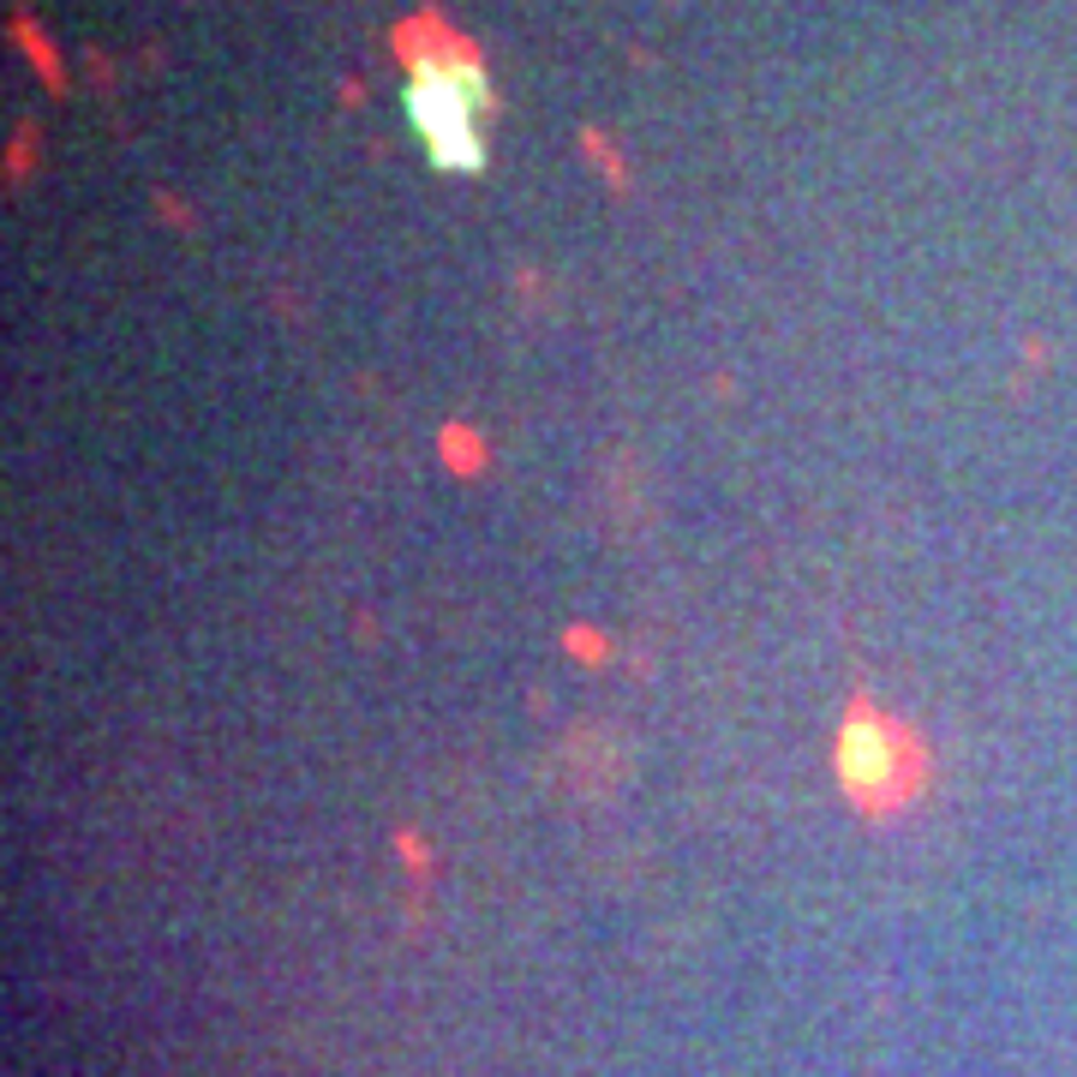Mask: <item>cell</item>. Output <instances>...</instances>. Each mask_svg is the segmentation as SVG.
<instances>
[{"mask_svg": "<svg viewBox=\"0 0 1077 1077\" xmlns=\"http://www.w3.org/2000/svg\"><path fill=\"white\" fill-rule=\"evenodd\" d=\"M12 31H19V43H24V48H31V60H36V72H43V79H48V84H60V60H55V48H48V36H43V31H36V24H31V19H19V24H12Z\"/></svg>", "mask_w": 1077, "mask_h": 1077, "instance_id": "obj_3", "label": "cell"}, {"mask_svg": "<svg viewBox=\"0 0 1077 1077\" xmlns=\"http://www.w3.org/2000/svg\"><path fill=\"white\" fill-rule=\"evenodd\" d=\"M910 772H916V760H910L904 737L892 730V718L856 706L851 725L839 730V779L851 784V796L856 803H898L916 784Z\"/></svg>", "mask_w": 1077, "mask_h": 1077, "instance_id": "obj_2", "label": "cell"}, {"mask_svg": "<svg viewBox=\"0 0 1077 1077\" xmlns=\"http://www.w3.org/2000/svg\"><path fill=\"white\" fill-rule=\"evenodd\" d=\"M401 55H413L408 114L420 126V138L431 144V156H437V168L473 174L485 162V144H479V126H473V114L491 108L485 67L455 36H443L437 48H401Z\"/></svg>", "mask_w": 1077, "mask_h": 1077, "instance_id": "obj_1", "label": "cell"}]
</instances>
